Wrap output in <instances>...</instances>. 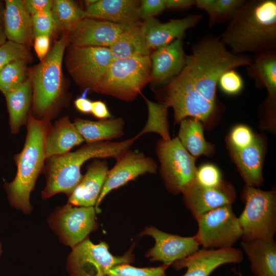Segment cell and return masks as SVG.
Instances as JSON below:
<instances>
[{
	"mask_svg": "<svg viewBox=\"0 0 276 276\" xmlns=\"http://www.w3.org/2000/svg\"><path fill=\"white\" fill-rule=\"evenodd\" d=\"M253 57L234 54L218 38L204 35L191 48L181 72L156 92L158 103L174 111L176 123L187 117L205 121L216 105V91L219 78L230 69L250 66Z\"/></svg>",
	"mask_w": 276,
	"mask_h": 276,
	"instance_id": "1",
	"label": "cell"
},
{
	"mask_svg": "<svg viewBox=\"0 0 276 276\" xmlns=\"http://www.w3.org/2000/svg\"><path fill=\"white\" fill-rule=\"evenodd\" d=\"M234 54L276 50V1H244L221 36Z\"/></svg>",
	"mask_w": 276,
	"mask_h": 276,
	"instance_id": "2",
	"label": "cell"
},
{
	"mask_svg": "<svg viewBox=\"0 0 276 276\" xmlns=\"http://www.w3.org/2000/svg\"><path fill=\"white\" fill-rule=\"evenodd\" d=\"M136 135L126 140L86 143L74 152L49 157L46 159L43 171L46 186L41 192L43 199L63 193L68 196L81 181L82 165L88 160L95 158L111 157L117 159L129 149Z\"/></svg>",
	"mask_w": 276,
	"mask_h": 276,
	"instance_id": "3",
	"label": "cell"
},
{
	"mask_svg": "<svg viewBox=\"0 0 276 276\" xmlns=\"http://www.w3.org/2000/svg\"><path fill=\"white\" fill-rule=\"evenodd\" d=\"M51 120H39L30 113L24 147L14 156L17 167L15 178L4 187L10 204L25 213L31 212L30 196L46 160L45 142Z\"/></svg>",
	"mask_w": 276,
	"mask_h": 276,
	"instance_id": "4",
	"label": "cell"
},
{
	"mask_svg": "<svg viewBox=\"0 0 276 276\" xmlns=\"http://www.w3.org/2000/svg\"><path fill=\"white\" fill-rule=\"evenodd\" d=\"M69 44L68 33L63 32L45 58L29 72L33 89L31 113L37 119L54 118L65 98L62 66Z\"/></svg>",
	"mask_w": 276,
	"mask_h": 276,
	"instance_id": "5",
	"label": "cell"
},
{
	"mask_svg": "<svg viewBox=\"0 0 276 276\" xmlns=\"http://www.w3.org/2000/svg\"><path fill=\"white\" fill-rule=\"evenodd\" d=\"M151 71L150 55L113 59L93 91L132 101L150 82Z\"/></svg>",
	"mask_w": 276,
	"mask_h": 276,
	"instance_id": "6",
	"label": "cell"
},
{
	"mask_svg": "<svg viewBox=\"0 0 276 276\" xmlns=\"http://www.w3.org/2000/svg\"><path fill=\"white\" fill-rule=\"evenodd\" d=\"M245 207L238 217L242 241L273 239L276 233L275 192L246 186L242 193Z\"/></svg>",
	"mask_w": 276,
	"mask_h": 276,
	"instance_id": "7",
	"label": "cell"
},
{
	"mask_svg": "<svg viewBox=\"0 0 276 276\" xmlns=\"http://www.w3.org/2000/svg\"><path fill=\"white\" fill-rule=\"evenodd\" d=\"M72 248L67 259L71 276H107L114 267L134 261L132 249L121 256H115L105 242L95 244L88 237Z\"/></svg>",
	"mask_w": 276,
	"mask_h": 276,
	"instance_id": "8",
	"label": "cell"
},
{
	"mask_svg": "<svg viewBox=\"0 0 276 276\" xmlns=\"http://www.w3.org/2000/svg\"><path fill=\"white\" fill-rule=\"evenodd\" d=\"M155 151L160 163V174L167 189L172 193L182 192L195 180V158L178 137L159 140Z\"/></svg>",
	"mask_w": 276,
	"mask_h": 276,
	"instance_id": "9",
	"label": "cell"
},
{
	"mask_svg": "<svg viewBox=\"0 0 276 276\" xmlns=\"http://www.w3.org/2000/svg\"><path fill=\"white\" fill-rule=\"evenodd\" d=\"M196 220L198 230L194 236L203 248H231L242 238L238 217L234 213L232 204L206 212Z\"/></svg>",
	"mask_w": 276,
	"mask_h": 276,
	"instance_id": "10",
	"label": "cell"
},
{
	"mask_svg": "<svg viewBox=\"0 0 276 276\" xmlns=\"http://www.w3.org/2000/svg\"><path fill=\"white\" fill-rule=\"evenodd\" d=\"M64 62L76 83L85 91H93L113 58L109 48L68 44Z\"/></svg>",
	"mask_w": 276,
	"mask_h": 276,
	"instance_id": "11",
	"label": "cell"
},
{
	"mask_svg": "<svg viewBox=\"0 0 276 276\" xmlns=\"http://www.w3.org/2000/svg\"><path fill=\"white\" fill-rule=\"evenodd\" d=\"M94 206H78L67 203L54 212L49 224L60 240L72 248L83 241L97 228Z\"/></svg>",
	"mask_w": 276,
	"mask_h": 276,
	"instance_id": "12",
	"label": "cell"
},
{
	"mask_svg": "<svg viewBox=\"0 0 276 276\" xmlns=\"http://www.w3.org/2000/svg\"><path fill=\"white\" fill-rule=\"evenodd\" d=\"M117 160L112 169L108 170L102 189L97 200L95 209L112 190L118 189L146 173H155L157 165L150 157L143 153L130 150L124 152Z\"/></svg>",
	"mask_w": 276,
	"mask_h": 276,
	"instance_id": "13",
	"label": "cell"
},
{
	"mask_svg": "<svg viewBox=\"0 0 276 276\" xmlns=\"http://www.w3.org/2000/svg\"><path fill=\"white\" fill-rule=\"evenodd\" d=\"M152 237L155 243L146 255L150 261H160L170 266L174 262L183 259L199 249L195 236L182 237L169 234L151 226L146 227L140 236Z\"/></svg>",
	"mask_w": 276,
	"mask_h": 276,
	"instance_id": "14",
	"label": "cell"
},
{
	"mask_svg": "<svg viewBox=\"0 0 276 276\" xmlns=\"http://www.w3.org/2000/svg\"><path fill=\"white\" fill-rule=\"evenodd\" d=\"M137 26L84 17L68 33L70 44L109 48L122 34Z\"/></svg>",
	"mask_w": 276,
	"mask_h": 276,
	"instance_id": "15",
	"label": "cell"
},
{
	"mask_svg": "<svg viewBox=\"0 0 276 276\" xmlns=\"http://www.w3.org/2000/svg\"><path fill=\"white\" fill-rule=\"evenodd\" d=\"M243 260V251L238 248H202L172 265L176 270L186 268V272L183 276H210L220 266L240 263Z\"/></svg>",
	"mask_w": 276,
	"mask_h": 276,
	"instance_id": "16",
	"label": "cell"
},
{
	"mask_svg": "<svg viewBox=\"0 0 276 276\" xmlns=\"http://www.w3.org/2000/svg\"><path fill=\"white\" fill-rule=\"evenodd\" d=\"M183 201L196 220L203 214L219 207L232 204L236 193L229 184L222 181L217 187H205L195 180L182 192Z\"/></svg>",
	"mask_w": 276,
	"mask_h": 276,
	"instance_id": "17",
	"label": "cell"
},
{
	"mask_svg": "<svg viewBox=\"0 0 276 276\" xmlns=\"http://www.w3.org/2000/svg\"><path fill=\"white\" fill-rule=\"evenodd\" d=\"M202 18L199 14H193L180 19L161 22L153 18L142 22V28L150 50L166 45L175 39H181L185 32L196 26Z\"/></svg>",
	"mask_w": 276,
	"mask_h": 276,
	"instance_id": "18",
	"label": "cell"
},
{
	"mask_svg": "<svg viewBox=\"0 0 276 276\" xmlns=\"http://www.w3.org/2000/svg\"><path fill=\"white\" fill-rule=\"evenodd\" d=\"M140 1L136 0H96L86 6L85 17L130 26L142 24L140 19Z\"/></svg>",
	"mask_w": 276,
	"mask_h": 276,
	"instance_id": "19",
	"label": "cell"
},
{
	"mask_svg": "<svg viewBox=\"0 0 276 276\" xmlns=\"http://www.w3.org/2000/svg\"><path fill=\"white\" fill-rule=\"evenodd\" d=\"M186 57L181 39H175L155 50L150 55V82L159 84L174 78L183 68Z\"/></svg>",
	"mask_w": 276,
	"mask_h": 276,
	"instance_id": "20",
	"label": "cell"
},
{
	"mask_svg": "<svg viewBox=\"0 0 276 276\" xmlns=\"http://www.w3.org/2000/svg\"><path fill=\"white\" fill-rule=\"evenodd\" d=\"M4 33L8 40L28 48L32 44L34 39L32 18L24 1H5Z\"/></svg>",
	"mask_w": 276,
	"mask_h": 276,
	"instance_id": "21",
	"label": "cell"
},
{
	"mask_svg": "<svg viewBox=\"0 0 276 276\" xmlns=\"http://www.w3.org/2000/svg\"><path fill=\"white\" fill-rule=\"evenodd\" d=\"M105 160L95 159L72 193L67 203L78 206H95L108 171Z\"/></svg>",
	"mask_w": 276,
	"mask_h": 276,
	"instance_id": "22",
	"label": "cell"
},
{
	"mask_svg": "<svg viewBox=\"0 0 276 276\" xmlns=\"http://www.w3.org/2000/svg\"><path fill=\"white\" fill-rule=\"evenodd\" d=\"M240 244L255 276H276V242L274 238L242 241Z\"/></svg>",
	"mask_w": 276,
	"mask_h": 276,
	"instance_id": "23",
	"label": "cell"
},
{
	"mask_svg": "<svg viewBox=\"0 0 276 276\" xmlns=\"http://www.w3.org/2000/svg\"><path fill=\"white\" fill-rule=\"evenodd\" d=\"M74 122L65 116L52 124L46 137V158L62 155L84 142Z\"/></svg>",
	"mask_w": 276,
	"mask_h": 276,
	"instance_id": "24",
	"label": "cell"
},
{
	"mask_svg": "<svg viewBox=\"0 0 276 276\" xmlns=\"http://www.w3.org/2000/svg\"><path fill=\"white\" fill-rule=\"evenodd\" d=\"M233 150L234 158L246 186L257 187L263 182L262 169L263 146L257 137L249 146L241 150Z\"/></svg>",
	"mask_w": 276,
	"mask_h": 276,
	"instance_id": "25",
	"label": "cell"
},
{
	"mask_svg": "<svg viewBox=\"0 0 276 276\" xmlns=\"http://www.w3.org/2000/svg\"><path fill=\"white\" fill-rule=\"evenodd\" d=\"M4 96L9 113L10 131L15 134L22 126L27 125L31 112L33 89L29 77L21 86Z\"/></svg>",
	"mask_w": 276,
	"mask_h": 276,
	"instance_id": "26",
	"label": "cell"
},
{
	"mask_svg": "<svg viewBox=\"0 0 276 276\" xmlns=\"http://www.w3.org/2000/svg\"><path fill=\"white\" fill-rule=\"evenodd\" d=\"M74 123L86 143L108 141L124 135L122 118L96 121L75 118Z\"/></svg>",
	"mask_w": 276,
	"mask_h": 276,
	"instance_id": "27",
	"label": "cell"
},
{
	"mask_svg": "<svg viewBox=\"0 0 276 276\" xmlns=\"http://www.w3.org/2000/svg\"><path fill=\"white\" fill-rule=\"evenodd\" d=\"M142 24L122 34L109 48L113 59L150 56Z\"/></svg>",
	"mask_w": 276,
	"mask_h": 276,
	"instance_id": "28",
	"label": "cell"
},
{
	"mask_svg": "<svg viewBox=\"0 0 276 276\" xmlns=\"http://www.w3.org/2000/svg\"><path fill=\"white\" fill-rule=\"evenodd\" d=\"M250 75L256 83L265 87L270 99L276 95V50L257 54L249 67Z\"/></svg>",
	"mask_w": 276,
	"mask_h": 276,
	"instance_id": "29",
	"label": "cell"
},
{
	"mask_svg": "<svg viewBox=\"0 0 276 276\" xmlns=\"http://www.w3.org/2000/svg\"><path fill=\"white\" fill-rule=\"evenodd\" d=\"M179 123L177 137L188 152L193 157L209 154L212 150L211 146L204 139L200 121L186 118Z\"/></svg>",
	"mask_w": 276,
	"mask_h": 276,
	"instance_id": "30",
	"label": "cell"
},
{
	"mask_svg": "<svg viewBox=\"0 0 276 276\" xmlns=\"http://www.w3.org/2000/svg\"><path fill=\"white\" fill-rule=\"evenodd\" d=\"M51 12L55 21L56 31L69 33L85 17L84 10L72 0H54Z\"/></svg>",
	"mask_w": 276,
	"mask_h": 276,
	"instance_id": "31",
	"label": "cell"
},
{
	"mask_svg": "<svg viewBox=\"0 0 276 276\" xmlns=\"http://www.w3.org/2000/svg\"><path fill=\"white\" fill-rule=\"evenodd\" d=\"M148 110V119L143 129L136 136L139 137L148 132L159 134L163 140L171 139L167 119L168 107L160 103H155L145 98Z\"/></svg>",
	"mask_w": 276,
	"mask_h": 276,
	"instance_id": "32",
	"label": "cell"
},
{
	"mask_svg": "<svg viewBox=\"0 0 276 276\" xmlns=\"http://www.w3.org/2000/svg\"><path fill=\"white\" fill-rule=\"evenodd\" d=\"M27 63L18 60L11 62L0 71V91L4 95L21 86L27 79Z\"/></svg>",
	"mask_w": 276,
	"mask_h": 276,
	"instance_id": "33",
	"label": "cell"
},
{
	"mask_svg": "<svg viewBox=\"0 0 276 276\" xmlns=\"http://www.w3.org/2000/svg\"><path fill=\"white\" fill-rule=\"evenodd\" d=\"M23 60L27 63L33 61L29 48L20 44L7 40L0 46V71L8 63L15 60Z\"/></svg>",
	"mask_w": 276,
	"mask_h": 276,
	"instance_id": "34",
	"label": "cell"
},
{
	"mask_svg": "<svg viewBox=\"0 0 276 276\" xmlns=\"http://www.w3.org/2000/svg\"><path fill=\"white\" fill-rule=\"evenodd\" d=\"M244 0H215L211 13L209 15L210 26L230 20Z\"/></svg>",
	"mask_w": 276,
	"mask_h": 276,
	"instance_id": "35",
	"label": "cell"
},
{
	"mask_svg": "<svg viewBox=\"0 0 276 276\" xmlns=\"http://www.w3.org/2000/svg\"><path fill=\"white\" fill-rule=\"evenodd\" d=\"M169 265L140 268L130 264L118 265L109 271L107 276H167L166 271Z\"/></svg>",
	"mask_w": 276,
	"mask_h": 276,
	"instance_id": "36",
	"label": "cell"
},
{
	"mask_svg": "<svg viewBox=\"0 0 276 276\" xmlns=\"http://www.w3.org/2000/svg\"><path fill=\"white\" fill-rule=\"evenodd\" d=\"M34 37L51 36L56 31L55 21L51 10H44L31 16Z\"/></svg>",
	"mask_w": 276,
	"mask_h": 276,
	"instance_id": "37",
	"label": "cell"
},
{
	"mask_svg": "<svg viewBox=\"0 0 276 276\" xmlns=\"http://www.w3.org/2000/svg\"><path fill=\"white\" fill-rule=\"evenodd\" d=\"M195 180L200 185L209 188L217 187L222 182L219 169L211 164H205L197 169Z\"/></svg>",
	"mask_w": 276,
	"mask_h": 276,
	"instance_id": "38",
	"label": "cell"
},
{
	"mask_svg": "<svg viewBox=\"0 0 276 276\" xmlns=\"http://www.w3.org/2000/svg\"><path fill=\"white\" fill-rule=\"evenodd\" d=\"M218 84L224 93L234 95L241 91L243 81L241 76L234 69H230L222 74Z\"/></svg>",
	"mask_w": 276,
	"mask_h": 276,
	"instance_id": "39",
	"label": "cell"
},
{
	"mask_svg": "<svg viewBox=\"0 0 276 276\" xmlns=\"http://www.w3.org/2000/svg\"><path fill=\"white\" fill-rule=\"evenodd\" d=\"M255 137L249 128L240 125L234 127L231 132L229 142L232 149L241 150L251 145Z\"/></svg>",
	"mask_w": 276,
	"mask_h": 276,
	"instance_id": "40",
	"label": "cell"
},
{
	"mask_svg": "<svg viewBox=\"0 0 276 276\" xmlns=\"http://www.w3.org/2000/svg\"><path fill=\"white\" fill-rule=\"evenodd\" d=\"M140 3V18L144 21L154 18L166 9L165 0H143Z\"/></svg>",
	"mask_w": 276,
	"mask_h": 276,
	"instance_id": "41",
	"label": "cell"
},
{
	"mask_svg": "<svg viewBox=\"0 0 276 276\" xmlns=\"http://www.w3.org/2000/svg\"><path fill=\"white\" fill-rule=\"evenodd\" d=\"M50 47V36L39 35L34 37V48L37 56L42 61L48 55Z\"/></svg>",
	"mask_w": 276,
	"mask_h": 276,
	"instance_id": "42",
	"label": "cell"
},
{
	"mask_svg": "<svg viewBox=\"0 0 276 276\" xmlns=\"http://www.w3.org/2000/svg\"><path fill=\"white\" fill-rule=\"evenodd\" d=\"M52 0H24L26 10L32 16L38 12L44 10H51Z\"/></svg>",
	"mask_w": 276,
	"mask_h": 276,
	"instance_id": "43",
	"label": "cell"
},
{
	"mask_svg": "<svg viewBox=\"0 0 276 276\" xmlns=\"http://www.w3.org/2000/svg\"><path fill=\"white\" fill-rule=\"evenodd\" d=\"M96 118L104 120L112 117L106 104L100 100L92 102L91 112Z\"/></svg>",
	"mask_w": 276,
	"mask_h": 276,
	"instance_id": "44",
	"label": "cell"
},
{
	"mask_svg": "<svg viewBox=\"0 0 276 276\" xmlns=\"http://www.w3.org/2000/svg\"><path fill=\"white\" fill-rule=\"evenodd\" d=\"M166 8L188 9L195 5V0H165Z\"/></svg>",
	"mask_w": 276,
	"mask_h": 276,
	"instance_id": "45",
	"label": "cell"
},
{
	"mask_svg": "<svg viewBox=\"0 0 276 276\" xmlns=\"http://www.w3.org/2000/svg\"><path fill=\"white\" fill-rule=\"evenodd\" d=\"M92 102L85 96H82L74 101V105L80 112L89 113L91 112Z\"/></svg>",
	"mask_w": 276,
	"mask_h": 276,
	"instance_id": "46",
	"label": "cell"
},
{
	"mask_svg": "<svg viewBox=\"0 0 276 276\" xmlns=\"http://www.w3.org/2000/svg\"><path fill=\"white\" fill-rule=\"evenodd\" d=\"M215 0H195V6L205 11L209 15L214 5Z\"/></svg>",
	"mask_w": 276,
	"mask_h": 276,
	"instance_id": "47",
	"label": "cell"
},
{
	"mask_svg": "<svg viewBox=\"0 0 276 276\" xmlns=\"http://www.w3.org/2000/svg\"><path fill=\"white\" fill-rule=\"evenodd\" d=\"M5 2L0 1V34L4 33V12Z\"/></svg>",
	"mask_w": 276,
	"mask_h": 276,
	"instance_id": "48",
	"label": "cell"
},
{
	"mask_svg": "<svg viewBox=\"0 0 276 276\" xmlns=\"http://www.w3.org/2000/svg\"><path fill=\"white\" fill-rule=\"evenodd\" d=\"M6 37L4 33L0 34V46L6 41Z\"/></svg>",
	"mask_w": 276,
	"mask_h": 276,
	"instance_id": "49",
	"label": "cell"
},
{
	"mask_svg": "<svg viewBox=\"0 0 276 276\" xmlns=\"http://www.w3.org/2000/svg\"><path fill=\"white\" fill-rule=\"evenodd\" d=\"M2 253V245H1V244L0 243V255H1Z\"/></svg>",
	"mask_w": 276,
	"mask_h": 276,
	"instance_id": "50",
	"label": "cell"
},
{
	"mask_svg": "<svg viewBox=\"0 0 276 276\" xmlns=\"http://www.w3.org/2000/svg\"><path fill=\"white\" fill-rule=\"evenodd\" d=\"M238 276H243L241 272L239 271L238 272Z\"/></svg>",
	"mask_w": 276,
	"mask_h": 276,
	"instance_id": "51",
	"label": "cell"
}]
</instances>
